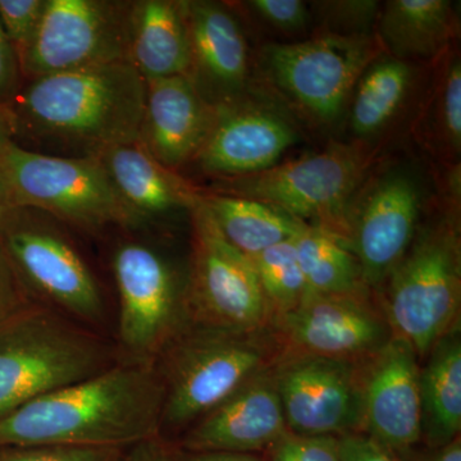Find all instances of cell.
Listing matches in <instances>:
<instances>
[{
    "mask_svg": "<svg viewBox=\"0 0 461 461\" xmlns=\"http://www.w3.org/2000/svg\"><path fill=\"white\" fill-rule=\"evenodd\" d=\"M259 335L191 321L181 330L154 364L165 390L160 437L185 432L268 368L272 348Z\"/></svg>",
    "mask_w": 461,
    "mask_h": 461,
    "instance_id": "obj_4",
    "label": "cell"
},
{
    "mask_svg": "<svg viewBox=\"0 0 461 461\" xmlns=\"http://www.w3.org/2000/svg\"><path fill=\"white\" fill-rule=\"evenodd\" d=\"M375 150L362 141L330 144L312 156L242 177L221 180L217 193L257 200L313 226L341 235L348 202L363 184Z\"/></svg>",
    "mask_w": 461,
    "mask_h": 461,
    "instance_id": "obj_5",
    "label": "cell"
},
{
    "mask_svg": "<svg viewBox=\"0 0 461 461\" xmlns=\"http://www.w3.org/2000/svg\"><path fill=\"white\" fill-rule=\"evenodd\" d=\"M435 461H461V442L459 436L444 446Z\"/></svg>",
    "mask_w": 461,
    "mask_h": 461,
    "instance_id": "obj_42",
    "label": "cell"
},
{
    "mask_svg": "<svg viewBox=\"0 0 461 461\" xmlns=\"http://www.w3.org/2000/svg\"><path fill=\"white\" fill-rule=\"evenodd\" d=\"M460 262L456 230L444 222L421 232L387 277L388 324L418 357L429 354L454 330L460 308Z\"/></svg>",
    "mask_w": 461,
    "mask_h": 461,
    "instance_id": "obj_6",
    "label": "cell"
},
{
    "mask_svg": "<svg viewBox=\"0 0 461 461\" xmlns=\"http://www.w3.org/2000/svg\"><path fill=\"white\" fill-rule=\"evenodd\" d=\"M348 202L339 240L350 242L366 286H377L414 241L423 193L405 171H388L360 185Z\"/></svg>",
    "mask_w": 461,
    "mask_h": 461,
    "instance_id": "obj_12",
    "label": "cell"
},
{
    "mask_svg": "<svg viewBox=\"0 0 461 461\" xmlns=\"http://www.w3.org/2000/svg\"><path fill=\"white\" fill-rule=\"evenodd\" d=\"M0 159L17 208L85 230L136 223L98 158L53 156L14 142Z\"/></svg>",
    "mask_w": 461,
    "mask_h": 461,
    "instance_id": "obj_7",
    "label": "cell"
},
{
    "mask_svg": "<svg viewBox=\"0 0 461 461\" xmlns=\"http://www.w3.org/2000/svg\"><path fill=\"white\" fill-rule=\"evenodd\" d=\"M47 0H0V25L20 58L38 29Z\"/></svg>",
    "mask_w": 461,
    "mask_h": 461,
    "instance_id": "obj_33",
    "label": "cell"
},
{
    "mask_svg": "<svg viewBox=\"0 0 461 461\" xmlns=\"http://www.w3.org/2000/svg\"><path fill=\"white\" fill-rule=\"evenodd\" d=\"M426 368L420 371L423 427L437 444L446 445L459 436L461 429V344L455 329L429 351Z\"/></svg>",
    "mask_w": 461,
    "mask_h": 461,
    "instance_id": "obj_25",
    "label": "cell"
},
{
    "mask_svg": "<svg viewBox=\"0 0 461 461\" xmlns=\"http://www.w3.org/2000/svg\"><path fill=\"white\" fill-rule=\"evenodd\" d=\"M113 273L120 295L118 338L124 362L156 364L190 323L186 288L162 254L124 242L115 250Z\"/></svg>",
    "mask_w": 461,
    "mask_h": 461,
    "instance_id": "obj_9",
    "label": "cell"
},
{
    "mask_svg": "<svg viewBox=\"0 0 461 461\" xmlns=\"http://www.w3.org/2000/svg\"><path fill=\"white\" fill-rule=\"evenodd\" d=\"M286 427L273 371L267 368L185 430L178 448L251 454L277 444Z\"/></svg>",
    "mask_w": 461,
    "mask_h": 461,
    "instance_id": "obj_17",
    "label": "cell"
},
{
    "mask_svg": "<svg viewBox=\"0 0 461 461\" xmlns=\"http://www.w3.org/2000/svg\"><path fill=\"white\" fill-rule=\"evenodd\" d=\"M214 109L211 131L194 162L218 180L266 171L297 141L295 127L281 112L244 96Z\"/></svg>",
    "mask_w": 461,
    "mask_h": 461,
    "instance_id": "obj_16",
    "label": "cell"
},
{
    "mask_svg": "<svg viewBox=\"0 0 461 461\" xmlns=\"http://www.w3.org/2000/svg\"><path fill=\"white\" fill-rule=\"evenodd\" d=\"M418 117V139L439 156L459 160L461 151V63L459 50H448Z\"/></svg>",
    "mask_w": 461,
    "mask_h": 461,
    "instance_id": "obj_28",
    "label": "cell"
},
{
    "mask_svg": "<svg viewBox=\"0 0 461 461\" xmlns=\"http://www.w3.org/2000/svg\"><path fill=\"white\" fill-rule=\"evenodd\" d=\"M163 402L154 364L121 360L0 418V447L130 448L160 437Z\"/></svg>",
    "mask_w": 461,
    "mask_h": 461,
    "instance_id": "obj_1",
    "label": "cell"
},
{
    "mask_svg": "<svg viewBox=\"0 0 461 461\" xmlns=\"http://www.w3.org/2000/svg\"><path fill=\"white\" fill-rule=\"evenodd\" d=\"M145 99L147 83L122 59L32 78L9 108L17 136L56 156L87 158L140 141Z\"/></svg>",
    "mask_w": 461,
    "mask_h": 461,
    "instance_id": "obj_2",
    "label": "cell"
},
{
    "mask_svg": "<svg viewBox=\"0 0 461 461\" xmlns=\"http://www.w3.org/2000/svg\"><path fill=\"white\" fill-rule=\"evenodd\" d=\"M193 213V266L186 287L191 323L258 332L269 315L254 264L232 247L200 203Z\"/></svg>",
    "mask_w": 461,
    "mask_h": 461,
    "instance_id": "obj_10",
    "label": "cell"
},
{
    "mask_svg": "<svg viewBox=\"0 0 461 461\" xmlns=\"http://www.w3.org/2000/svg\"><path fill=\"white\" fill-rule=\"evenodd\" d=\"M357 363L288 355L273 369L286 426L296 435H348L362 424Z\"/></svg>",
    "mask_w": 461,
    "mask_h": 461,
    "instance_id": "obj_14",
    "label": "cell"
},
{
    "mask_svg": "<svg viewBox=\"0 0 461 461\" xmlns=\"http://www.w3.org/2000/svg\"><path fill=\"white\" fill-rule=\"evenodd\" d=\"M320 11L329 30L324 32L339 35H366L375 33L372 26L377 23L381 3L366 0H344V2H318Z\"/></svg>",
    "mask_w": 461,
    "mask_h": 461,
    "instance_id": "obj_31",
    "label": "cell"
},
{
    "mask_svg": "<svg viewBox=\"0 0 461 461\" xmlns=\"http://www.w3.org/2000/svg\"><path fill=\"white\" fill-rule=\"evenodd\" d=\"M176 461H260L251 454L238 453H187L173 451Z\"/></svg>",
    "mask_w": 461,
    "mask_h": 461,
    "instance_id": "obj_39",
    "label": "cell"
},
{
    "mask_svg": "<svg viewBox=\"0 0 461 461\" xmlns=\"http://www.w3.org/2000/svg\"><path fill=\"white\" fill-rule=\"evenodd\" d=\"M241 5L260 25L284 35L305 32L312 21L311 8L302 0H249Z\"/></svg>",
    "mask_w": 461,
    "mask_h": 461,
    "instance_id": "obj_32",
    "label": "cell"
},
{
    "mask_svg": "<svg viewBox=\"0 0 461 461\" xmlns=\"http://www.w3.org/2000/svg\"><path fill=\"white\" fill-rule=\"evenodd\" d=\"M339 441V461H400L372 437L348 433Z\"/></svg>",
    "mask_w": 461,
    "mask_h": 461,
    "instance_id": "obj_37",
    "label": "cell"
},
{
    "mask_svg": "<svg viewBox=\"0 0 461 461\" xmlns=\"http://www.w3.org/2000/svg\"><path fill=\"white\" fill-rule=\"evenodd\" d=\"M384 54L375 33L321 32L295 42L264 45V74L294 105L318 123L339 120L364 71Z\"/></svg>",
    "mask_w": 461,
    "mask_h": 461,
    "instance_id": "obj_8",
    "label": "cell"
},
{
    "mask_svg": "<svg viewBox=\"0 0 461 461\" xmlns=\"http://www.w3.org/2000/svg\"><path fill=\"white\" fill-rule=\"evenodd\" d=\"M21 67L16 50L0 25V104L9 105L21 87Z\"/></svg>",
    "mask_w": 461,
    "mask_h": 461,
    "instance_id": "obj_36",
    "label": "cell"
},
{
    "mask_svg": "<svg viewBox=\"0 0 461 461\" xmlns=\"http://www.w3.org/2000/svg\"><path fill=\"white\" fill-rule=\"evenodd\" d=\"M129 448L91 446L0 447V461H129Z\"/></svg>",
    "mask_w": 461,
    "mask_h": 461,
    "instance_id": "obj_30",
    "label": "cell"
},
{
    "mask_svg": "<svg viewBox=\"0 0 461 461\" xmlns=\"http://www.w3.org/2000/svg\"><path fill=\"white\" fill-rule=\"evenodd\" d=\"M214 113L187 76L148 81L140 144L175 172L198 156Z\"/></svg>",
    "mask_w": 461,
    "mask_h": 461,
    "instance_id": "obj_20",
    "label": "cell"
},
{
    "mask_svg": "<svg viewBox=\"0 0 461 461\" xmlns=\"http://www.w3.org/2000/svg\"><path fill=\"white\" fill-rule=\"evenodd\" d=\"M30 305L29 290L0 240V323Z\"/></svg>",
    "mask_w": 461,
    "mask_h": 461,
    "instance_id": "obj_35",
    "label": "cell"
},
{
    "mask_svg": "<svg viewBox=\"0 0 461 461\" xmlns=\"http://www.w3.org/2000/svg\"><path fill=\"white\" fill-rule=\"evenodd\" d=\"M459 17L448 0H388L375 33L384 54L409 65L437 63L455 47Z\"/></svg>",
    "mask_w": 461,
    "mask_h": 461,
    "instance_id": "obj_21",
    "label": "cell"
},
{
    "mask_svg": "<svg viewBox=\"0 0 461 461\" xmlns=\"http://www.w3.org/2000/svg\"><path fill=\"white\" fill-rule=\"evenodd\" d=\"M0 240L27 290L35 291L66 317L96 323L104 317L98 282L71 242L50 224L23 218L17 208Z\"/></svg>",
    "mask_w": 461,
    "mask_h": 461,
    "instance_id": "obj_13",
    "label": "cell"
},
{
    "mask_svg": "<svg viewBox=\"0 0 461 461\" xmlns=\"http://www.w3.org/2000/svg\"><path fill=\"white\" fill-rule=\"evenodd\" d=\"M291 355L357 363L372 357L393 333L366 296L306 294L293 311L276 317Z\"/></svg>",
    "mask_w": 461,
    "mask_h": 461,
    "instance_id": "obj_15",
    "label": "cell"
},
{
    "mask_svg": "<svg viewBox=\"0 0 461 461\" xmlns=\"http://www.w3.org/2000/svg\"><path fill=\"white\" fill-rule=\"evenodd\" d=\"M127 455L129 461H176L172 448L160 437L132 446Z\"/></svg>",
    "mask_w": 461,
    "mask_h": 461,
    "instance_id": "obj_38",
    "label": "cell"
},
{
    "mask_svg": "<svg viewBox=\"0 0 461 461\" xmlns=\"http://www.w3.org/2000/svg\"><path fill=\"white\" fill-rule=\"evenodd\" d=\"M415 81V66L382 54L364 71L350 99V124L366 139L384 131L402 111Z\"/></svg>",
    "mask_w": 461,
    "mask_h": 461,
    "instance_id": "obj_26",
    "label": "cell"
},
{
    "mask_svg": "<svg viewBox=\"0 0 461 461\" xmlns=\"http://www.w3.org/2000/svg\"><path fill=\"white\" fill-rule=\"evenodd\" d=\"M117 362L95 333L50 306H27L0 323V418Z\"/></svg>",
    "mask_w": 461,
    "mask_h": 461,
    "instance_id": "obj_3",
    "label": "cell"
},
{
    "mask_svg": "<svg viewBox=\"0 0 461 461\" xmlns=\"http://www.w3.org/2000/svg\"><path fill=\"white\" fill-rule=\"evenodd\" d=\"M272 461H339L335 436L285 435L273 446Z\"/></svg>",
    "mask_w": 461,
    "mask_h": 461,
    "instance_id": "obj_34",
    "label": "cell"
},
{
    "mask_svg": "<svg viewBox=\"0 0 461 461\" xmlns=\"http://www.w3.org/2000/svg\"><path fill=\"white\" fill-rule=\"evenodd\" d=\"M95 158L136 222L182 208L191 211L196 204L198 191L157 162L140 141L108 149Z\"/></svg>",
    "mask_w": 461,
    "mask_h": 461,
    "instance_id": "obj_22",
    "label": "cell"
},
{
    "mask_svg": "<svg viewBox=\"0 0 461 461\" xmlns=\"http://www.w3.org/2000/svg\"><path fill=\"white\" fill-rule=\"evenodd\" d=\"M129 58L148 81L191 74L189 27L182 2H133L130 16Z\"/></svg>",
    "mask_w": 461,
    "mask_h": 461,
    "instance_id": "obj_23",
    "label": "cell"
},
{
    "mask_svg": "<svg viewBox=\"0 0 461 461\" xmlns=\"http://www.w3.org/2000/svg\"><path fill=\"white\" fill-rule=\"evenodd\" d=\"M14 196H12L11 187H9L7 176H5V167L0 159V230L5 226L9 217L16 211Z\"/></svg>",
    "mask_w": 461,
    "mask_h": 461,
    "instance_id": "obj_40",
    "label": "cell"
},
{
    "mask_svg": "<svg viewBox=\"0 0 461 461\" xmlns=\"http://www.w3.org/2000/svg\"><path fill=\"white\" fill-rule=\"evenodd\" d=\"M293 242L309 293L366 296L359 263L338 236L323 227L306 224Z\"/></svg>",
    "mask_w": 461,
    "mask_h": 461,
    "instance_id": "obj_27",
    "label": "cell"
},
{
    "mask_svg": "<svg viewBox=\"0 0 461 461\" xmlns=\"http://www.w3.org/2000/svg\"><path fill=\"white\" fill-rule=\"evenodd\" d=\"M17 126L9 105L0 104V153L9 145L16 142Z\"/></svg>",
    "mask_w": 461,
    "mask_h": 461,
    "instance_id": "obj_41",
    "label": "cell"
},
{
    "mask_svg": "<svg viewBox=\"0 0 461 461\" xmlns=\"http://www.w3.org/2000/svg\"><path fill=\"white\" fill-rule=\"evenodd\" d=\"M132 3L47 0L32 41L20 60L32 78L130 59Z\"/></svg>",
    "mask_w": 461,
    "mask_h": 461,
    "instance_id": "obj_11",
    "label": "cell"
},
{
    "mask_svg": "<svg viewBox=\"0 0 461 461\" xmlns=\"http://www.w3.org/2000/svg\"><path fill=\"white\" fill-rule=\"evenodd\" d=\"M189 27L190 78L202 98L220 107L242 98L250 76V54L238 18L222 3L182 2Z\"/></svg>",
    "mask_w": 461,
    "mask_h": 461,
    "instance_id": "obj_19",
    "label": "cell"
},
{
    "mask_svg": "<svg viewBox=\"0 0 461 461\" xmlns=\"http://www.w3.org/2000/svg\"><path fill=\"white\" fill-rule=\"evenodd\" d=\"M417 357L408 341L393 335L362 377V424L390 450L415 444L423 429Z\"/></svg>",
    "mask_w": 461,
    "mask_h": 461,
    "instance_id": "obj_18",
    "label": "cell"
},
{
    "mask_svg": "<svg viewBox=\"0 0 461 461\" xmlns=\"http://www.w3.org/2000/svg\"><path fill=\"white\" fill-rule=\"evenodd\" d=\"M223 238L249 259L295 238L306 224L264 203L226 194H199Z\"/></svg>",
    "mask_w": 461,
    "mask_h": 461,
    "instance_id": "obj_24",
    "label": "cell"
},
{
    "mask_svg": "<svg viewBox=\"0 0 461 461\" xmlns=\"http://www.w3.org/2000/svg\"><path fill=\"white\" fill-rule=\"evenodd\" d=\"M250 260L259 278L269 314L280 317L303 302L309 290L293 240L267 249Z\"/></svg>",
    "mask_w": 461,
    "mask_h": 461,
    "instance_id": "obj_29",
    "label": "cell"
}]
</instances>
